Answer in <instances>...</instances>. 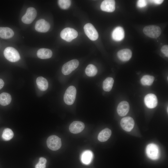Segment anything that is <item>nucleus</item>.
Wrapping results in <instances>:
<instances>
[{"mask_svg": "<svg viewBox=\"0 0 168 168\" xmlns=\"http://www.w3.org/2000/svg\"><path fill=\"white\" fill-rule=\"evenodd\" d=\"M112 38L116 41H120L124 37V32L123 28L118 26L114 29L112 34Z\"/></svg>", "mask_w": 168, "mask_h": 168, "instance_id": "obj_16", "label": "nucleus"}, {"mask_svg": "<svg viewBox=\"0 0 168 168\" xmlns=\"http://www.w3.org/2000/svg\"><path fill=\"white\" fill-rule=\"evenodd\" d=\"M47 162L46 159L43 157L40 158L39 162L35 166V168H45Z\"/></svg>", "mask_w": 168, "mask_h": 168, "instance_id": "obj_29", "label": "nucleus"}, {"mask_svg": "<svg viewBox=\"0 0 168 168\" xmlns=\"http://www.w3.org/2000/svg\"><path fill=\"white\" fill-rule=\"evenodd\" d=\"M60 35L62 39L67 42H70L77 37L78 33L74 29L68 27L64 29L61 31Z\"/></svg>", "mask_w": 168, "mask_h": 168, "instance_id": "obj_4", "label": "nucleus"}, {"mask_svg": "<svg viewBox=\"0 0 168 168\" xmlns=\"http://www.w3.org/2000/svg\"><path fill=\"white\" fill-rule=\"evenodd\" d=\"M13 135L12 130L10 128H7L3 130L2 137L4 140L8 141L13 138Z\"/></svg>", "mask_w": 168, "mask_h": 168, "instance_id": "obj_27", "label": "nucleus"}, {"mask_svg": "<svg viewBox=\"0 0 168 168\" xmlns=\"http://www.w3.org/2000/svg\"><path fill=\"white\" fill-rule=\"evenodd\" d=\"M76 89L73 86H69L64 95L63 100L67 105H71L74 103L76 95Z\"/></svg>", "mask_w": 168, "mask_h": 168, "instance_id": "obj_2", "label": "nucleus"}, {"mask_svg": "<svg viewBox=\"0 0 168 168\" xmlns=\"http://www.w3.org/2000/svg\"><path fill=\"white\" fill-rule=\"evenodd\" d=\"M154 80V77L153 76L146 75L142 77L141 82L143 85L150 86L152 84Z\"/></svg>", "mask_w": 168, "mask_h": 168, "instance_id": "obj_26", "label": "nucleus"}, {"mask_svg": "<svg viewBox=\"0 0 168 168\" xmlns=\"http://www.w3.org/2000/svg\"><path fill=\"white\" fill-rule=\"evenodd\" d=\"M79 65L78 61L72 59L63 64L62 68V72L64 75H68L76 69Z\"/></svg>", "mask_w": 168, "mask_h": 168, "instance_id": "obj_6", "label": "nucleus"}, {"mask_svg": "<svg viewBox=\"0 0 168 168\" xmlns=\"http://www.w3.org/2000/svg\"><path fill=\"white\" fill-rule=\"evenodd\" d=\"M114 83L113 79L111 77H108L105 79L103 83V88L105 91H110Z\"/></svg>", "mask_w": 168, "mask_h": 168, "instance_id": "obj_24", "label": "nucleus"}, {"mask_svg": "<svg viewBox=\"0 0 168 168\" xmlns=\"http://www.w3.org/2000/svg\"><path fill=\"white\" fill-rule=\"evenodd\" d=\"M85 128L84 124L79 121L72 122L69 126L70 131L74 134H77L81 132Z\"/></svg>", "mask_w": 168, "mask_h": 168, "instance_id": "obj_13", "label": "nucleus"}, {"mask_svg": "<svg viewBox=\"0 0 168 168\" xmlns=\"http://www.w3.org/2000/svg\"><path fill=\"white\" fill-rule=\"evenodd\" d=\"M147 4V1L144 0H138L137 3L138 7L140 8L144 7L146 6Z\"/></svg>", "mask_w": 168, "mask_h": 168, "instance_id": "obj_30", "label": "nucleus"}, {"mask_svg": "<svg viewBox=\"0 0 168 168\" xmlns=\"http://www.w3.org/2000/svg\"><path fill=\"white\" fill-rule=\"evenodd\" d=\"M85 72L87 76L90 77H93L96 74L97 69L95 65L92 64H90L86 67Z\"/></svg>", "mask_w": 168, "mask_h": 168, "instance_id": "obj_25", "label": "nucleus"}, {"mask_svg": "<svg viewBox=\"0 0 168 168\" xmlns=\"http://www.w3.org/2000/svg\"><path fill=\"white\" fill-rule=\"evenodd\" d=\"M14 35L13 30L7 27H0V37L4 39L12 38Z\"/></svg>", "mask_w": 168, "mask_h": 168, "instance_id": "obj_18", "label": "nucleus"}, {"mask_svg": "<svg viewBox=\"0 0 168 168\" xmlns=\"http://www.w3.org/2000/svg\"><path fill=\"white\" fill-rule=\"evenodd\" d=\"M93 157L92 152L90 150H86L84 151L81 155V161L83 164L88 165L91 162Z\"/></svg>", "mask_w": 168, "mask_h": 168, "instance_id": "obj_21", "label": "nucleus"}, {"mask_svg": "<svg viewBox=\"0 0 168 168\" xmlns=\"http://www.w3.org/2000/svg\"><path fill=\"white\" fill-rule=\"evenodd\" d=\"M38 58L42 59H46L50 58L52 55V52L50 49L41 48L39 49L37 53Z\"/></svg>", "mask_w": 168, "mask_h": 168, "instance_id": "obj_19", "label": "nucleus"}, {"mask_svg": "<svg viewBox=\"0 0 168 168\" xmlns=\"http://www.w3.org/2000/svg\"><path fill=\"white\" fill-rule=\"evenodd\" d=\"M163 0H149V2L151 3H154L156 4H160L162 3Z\"/></svg>", "mask_w": 168, "mask_h": 168, "instance_id": "obj_32", "label": "nucleus"}, {"mask_svg": "<svg viewBox=\"0 0 168 168\" xmlns=\"http://www.w3.org/2000/svg\"><path fill=\"white\" fill-rule=\"evenodd\" d=\"M102 10L108 12H112L115 9V2L113 0L103 1L100 5Z\"/></svg>", "mask_w": 168, "mask_h": 168, "instance_id": "obj_14", "label": "nucleus"}, {"mask_svg": "<svg viewBox=\"0 0 168 168\" xmlns=\"http://www.w3.org/2000/svg\"><path fill=\"white\" fill-rule=\"evenodd\" d=\"M161 28L155 25H149L146 26L143 29L144 33L148 37L156 38L158 37L161 33Z\"/></svg>", "mask_w": 168, "mask_h": 168, "instance_id": "obj_3", "label": "nucleus"}, {"mask_svg": "<svg viewBox=\"0 0 168 168\" xmlns=\"http://www.w3.org/2000/svg\"><path fill=\"white\" fill-rule=\"evenodd\" d=\"M36 83L40 90L41 91L47 90L48 87L47 80L42 77H38L36 80Z\"/></svg>", "mask_w": 168, "mask_h": 168, "instance_id": "obj_22", "label": "nucleus"}, {"mask_svg": "<svg viewBox=\"0 0 168 168\" xmlns=\"http://www.w3.org/2000/svg\"><path fill=\"white\" fill-rule=\"evenodd\" d=\"M3 54L5 58L9 61L16 62L20 58V56L18 51L15 48L11 47L6 48L4 50Z\"/></svg>", "mask_w": 168, "mask_h": 168, "instance_id": "obj_1", "label": "nucleus"}, {"mask_svg": "<svg viewBox=\"0 0 168 168\" xmlns=\"http://www.w3.org/2000/svg\"><path fill=\"white\" fill-rule=\"evenodd\" d=\"M12 100V97L10 94L3 92L0 94V104L6 106L9 104Z\"/></svg>", "mask_w": 168, "mask_h": 168, "instance_id": "obj_23", "label": "nucleus"}, {"mask_svg": "<svg viewBox=\"0 0 168 168\" xmlns=\"http://www.w3.org/2000/svg\"><path fill=\"white\" fill-rule=\"evenodd\" d=\"M84 30L86 35L91 40L95 41L98 38V33L91 24L88 23L85 24Z\"/></svg>", "mask_w": 168, "mask_h": 168, "instance_id": "obj_7", "label": "nucleus"}, {"mask_svg": "<svg viewBox=\"0 0 168 168\" xmlns=\"http://www.w3.org/2000/svg\"><path fill=\"white\" fill-rule=\"evenodd\" d=\"M46 143L48 147L53 151L58 150L62 145L61 139L54 135L49 137L47 139Z\"/></svg>", "mask_w": 168, "mask_h": 168, "instance_id": "obj_5", "label": "nucleus"}, {"mask_svg": "<svg viewBox=\"0 0 168 168\" xmlns=\"http://www.w3.org/2000/svg\"><path fill=\"white\" fill-rule=\"evenodd\" d=\"M4 85V81L2 79L0 78V90L3 87Z\"/></svg>", "mask_w": 168, "mask_h": 168, "instance_id": "obj_33", "label": "nucleus"}, {"mask_svg": "<svg viewBox=\"0 0 168 168\" xmlns=\"http://www.w3.org/2000/svg\"><path fill=\"white\" fill-rule=\"evenodd\" d=\"M120 125L124 130L127 132H130L134 127V121L131 117H124L121 119Z\"/></svg>", "mask_w": 168, "mask_h": 168, "instance_id": "obj_10", "label": "nucleus"}, {"mask_svg": "<svg viewBox=\"0 0 168 168\" xmlns=\"http://www.w3.org/2000/svg\"><path fill=\"white\" fill-rule=\"evenodd\" d=\"M161 52L165 54L166 57H168V46L166 45L163 46L161 49Z\"/></svg>", "mask_w": 168, "mask_h": 168, "instance_id": "obj_31", "label": "nucleus"}, {"mask_svg": "<svg viewBox=\"0 0 168 168\" xmlns=\"http://www.w3.org/2000/svg\"><path fill=\"white\" fill-rule=\"evenodd\" d=\"M49 24L43 19H40L38 20L35 25V30L39 32H46L49 29Z\"/></svg>", "mask_w": 168, "mask_h": 168, "instance_id": "obj_12", "label": "nucleus"}, {"mask_svg": "<svg viewBox=\"0 0 168 168\" xmlns=\"http://www.w3.org/2000/svg\"><path fill=\"white\" fill-rule=\"evenodd\" d=\"M36 15L35 9L33 7H30L27 8L26 14L22 17L21 20L25 24H30L35 19Z\"/></svg>", "mask_w": 168, "mask_h": 168, "instance_id": "obj_8", "label": "nucleus"}, {"mask_svg": "<svg viewBox=\"0 0 168 168\" xmlns=\"http://www.w3.org/2000/svg\"><path fill=\"white\" fill-rule=\"evenodd\" d=\"M117 54L118 57L121 60L125 62L130 59L132 56V52L130 49H126L119 51Z\"/></svg>", "mask_w": 168, "mask_h": 168, "instance_id": "obj_17", "label": "nucleus"}, {"mask_svg": "<svg viewBox=\"0 0 168 168\" xmlns=\"http://www.w3.org/2000/svg\"><path fill=\"white\" fill-rule=\"evenodd\" d=\"M58 4L60 7L62 9H66L70 6L71 2L69 0H59Z\"/></svg>", "mask_w": 168, "mask_h": 168, "instance_id": "obj_28", "label": "nucleus"}, {"mask_svg": "<svg viewBox=\"0 0 168 168\" xmlns=\"http://www.w3.org/2000/svg\"><path fill=\"white\" fill-rule=\"evenodd\" d=\"M144 101L145 105L149 108H154L157 104V97L153 94H149L146 95L144 97Z\"/></svg>", "mask_w": 168, "mask_h": 168, "instance_id": "obj_11", "label": "nucleus"}, {"mask_svg": "<svg viewBox=\"0 0 168 168\" xmlns=\"http://www.w3.org/2000/svg\"><path fill=\"white\" fill-rule=\"evenodd\" d=\"M146 153L147 156L152 160L157 159L159 156L158 147L154 144L151 143L147 146Z\"/></svg>", "mask_w": 168, "mask_h": 168, "instance_id": "obj_9", "label": "nucleus"}, {"mask_svg": "<svg viewBox=\"0 0 168 168\" xmlns=\"http://www.w3.org/2000/svg\"><path fill=\"white\" fill-rule=\"evenodd\" d=\"M129 110V105L126 101L121 102L118 105L117 108V111L119 115L124 116L128 113Z\"/></svg>", "mask_w": 168, "mask_h": 168, "instance_id": "obj_15", "label": "nucleus"}, {"mask_svg": "<svg viewBox=\"0 0 168 168\" xmlns=\"http://www.w3.org/2000/svg\"><path fill=\"white\" fill-rule=\"evenodd\" d=\"M111 134V130L108 128H105L102 130L99 133L98 139L100 142H105L109 139Z\"/></svg>", "mask_w": 168, "mask_h": 168, "instance_id": "obj_20", "label": "nucleus"}]
</instances>
